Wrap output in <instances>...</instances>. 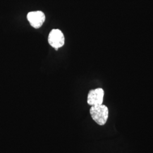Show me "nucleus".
<instances>
[{
    "label": "nucleus",
    "mask_w": 153,
    "mask_h": 153,
    "mask_svg": "<svg viewBox=\"0 0 153 153\" xmlns=\"http://www.w3.org/2000/svg\"><path fill=\"white\" fill-rule=\"evenodd\" d=\"M104 91L102 88H97L89 91L88 95V103L91 106L103 104Z\"/></svg>",
    "instance_id": "3"
},
{
    "label": "nucleus",
    "mask_w": 153,
    "mask_h": 153,
    "mask_svg": "<svg viewBox=\"0 0 153 153\" xmlns=\"http://www.w3.org/2000/svg\"><path fill=\"white\" fill-rule=\"evenodd\" d=\"M90 114L96 123L99 126H104L108 118L109 111L108 107L104 104L91 106L90 109Z\"/></svg>",
    "instance_id": "1"
},
{
    "label": "nucleus",
    "mask_w": 153,
    "mask_h": 153,
    "mask_svg": "<svg viewBox=\"0 0 153 153\" xmlns=\"http://www.w3.org/2000/svg\"><path fill=\"white\" fill-rule=\"evenodd\" d=\"M49 45L56 50L61 48L65 44V36L59 29H52L48 37Z\"/></svg>",
    "instance_id": "2"
},
{
    "label": "nucleus",
    "mask_w": 153,
    "mask_h": 153,
    "mask_svg": "<svg viewBox=\"0 0 153 153\" xmlns=\"http://www.w3.org/2000/svg\"><path fill=\"white\" fill-rule=\"evenodd\" d=\"M27 19L33 27L38 29L43 25L45 20V16L43 11H31L28 13Z\"/></svg>",
    "instance_id": "4"
}]
</instances>
